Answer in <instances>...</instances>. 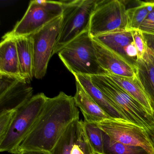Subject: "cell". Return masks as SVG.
<instances>
[{
  "mask_svg": "<svg viewBox=\"0 0 154 154\" xmlns=\"http://www.w3.org/2000/svg\"><path fill=\"white\" fill-rule=\"evenodd\" d=\"M79 118L74 97L61 92L54 98L48 97L39 117L15 154L26 150L50 152L69 125Z\"/></svg>",
  "mask_w": 154,
  "mask_h": 154,
  "instance_id": "1",
  "label": "cell"
},
{
  "mask_svg": "<svg viewBox=\"0 0 154 154\" xmlns=\"http://www.w3.org/2000/svg\"><path fill=\"white\" fill-rule=\"evenodd\" d=\"M90 77L93 84L119 109L128 121L143 128L147 132L154 131V115L137 100L107 75Z\"/></svg>",
  "mask_w": 154,
  "mask_h": 154,
  "instance_id": "2",
  "label": "cell"
},
{
  "mask_svg": "<svg viewBox=\"0 0 154 154\" xmlns=\"http://www.w3.org/2000/svg\"><path fill=\"white\" fill-rule=\"evenodd\" d=\"M58 56L74 75H107L98 63L92 38L86 31L64 47Z\"/></svg>",
  "mask_w": 154,
  "mask_h": 154,
  "instance_id": "3",
  "label": "cell"
},
{
  "mask_svg": "<svg viewBox=\"0 0 154 154\" xmlns=\"http://www.w3.org/2000/svg\"><path fill=\"white\" fill-rule=\"evenodd\" d=\"M62 1L63 7L62 21L54 54L83 33L89 31L91 18L98 0Z\"/></svg>",
  "mask_w": 154,
  "mask_h": 154,
  "instance_id": "4",
  "label": "cell"
},
{
  "mask_svg": "<svg viewBox=\"0 0 154 154\" xmlns=\"http://www.w3.org/2000/svg\"><path fill=\"white\" fill-rule=\"evenodd\" d=\"M47 98L44 93L38 94L17 110L7 134L0 140L1 152L16 154L39 117Z\"/></svg>",
  "mask_w": 154,
  "mask_h": 154,
  "instance_id": "5",
  "label": "cell"
},
{
  "mask_svg": "<svg viewBox=\"0 0 154 154\" xmlns=\"http://www.w3.org/2000/svg\"><path fill=\"white\" fill-rule=\"evenodd\" d=\"M63 10L62 1H31L22 18L3 37L15 38L31 35L62 16Z\"/></svg>",
  "mask_w": 154,
  "mask_h": 154,
  "instance_id": "6",
  "label": "cell"
},
{
  "mask_svg": "<svg viewBox=\"0 0 154 154\" xmlns=\"http://www.w3.org/2000/svg\"><path fill=\"white\" fill-rule=\"evenodd\" d=\"M127 9L122 1L98 0L90 23L92 38L112 32L127 30Z\"/></svg>",
  "mask_w": 154,
  "mask_h": 154,
  "instance_id": "7",
  "label": "cell"
},
{
  "mask_svg": "<svg viewBox=\"0 0 154 154\" xmlns=\"http://www.w3.org/2000/svg\"><path fill=\"white\" fill-rule=\"evenodd\" d=\"M62 15L31 35L34 53V77L42 79L46 74L59 36Z\"/></svg>",
  "mask_w": 154,
  "mask_h": 154,
  "instance_id": "8",
  "label": "cell"
},
{
  "mask_svg": "<svg viewBox=\"0 0 154 154\" xmlns=\"http://www.w3.org/2000/svg\"><path fill=\"white\" fill-rule=\"evenodd\" d=\"M97 123L112 139L126 145L141 147L149 154H154V147L143 128L128 121L112 119Z\"/></svg>",
  "mask_w": 154,
  "mask_h": 154,
  "instance_id": "9",
  "label": "cell"
},
{
  "mask_svg": "<svg viewBox=\"0 0 154 154\" xmlns=\"http://www.w3.org/2000/svg\"><path fill=\"white\" fill-rule=\"evenodd\" d=\"M82 122L79 118L74 120L50 151V154H96L85 136Z\"/></svg>",
  "mask_w": 154,
  "mask_h": 154,
  "instance_id": "10",
  "label": "cell"
},
{
  "mask_svg": "<svg viewBox=\"0 0 154 154\" xmlns=\"http://www.w3.org/2000/svg\"><path fill=\"white\" fill-rule=\"evenodd\" d=\"M92 38L136 68L139 58L131 31L121 30Z\"/></svg>",
  "mask_w": 154,
  "mask_h": 154,
  "instance_id": "11",
  "label": "cell"
},
{
  "mask_svg": "<svg viewBox=\"0 0 154 154\" xmlns=\"http://www.w3.org/2000/svg\"><path fill=\"white\" fill-rule=\"evenodd\" d=\"M93 39V38H92ZM99 64L107 72L124 77H135L137 69L119 56L93 39Z\"/></svg>",
  "mask_w": 154,
  "mask_h": 154,
  "instance_id": "12",
  "label": "cell"
},
{
  "mask_svg": "<svg viewBox=\"0 0 154 154\" xmlns=\"http://www.w3.org/2000/svg\"><path fill=\"white\" fill-rule=\"evenodd\" d=\"M33 93L29 83L20 81L0 95V113L18 109L32 98Z\"/></svg>",
  "mask_w": 154,
  "mask_h": 154,
  "instance_id": "13",
  "label": "cell"
},
{
  "mask_svg": "<svg viewBox=\"0 0 154 154\" xmlns=\"http://www.w3.org/2000/svg\"><path fill=\"white\" fill-rule=\"evenodd\" d=\"M74 76L75 80L79 82L90 97L111 119L128 121L119 109L93 84L90 76L82 75Z\"/></svg>",
  "mask_w": 154,
  "mask_h": 154,
  "instance_id": "14",
  "label": "cell"
},
{
  "mask_svg": "<svg viewBox=\"0 0 154 154\" xmlns=\"http://www.w3.org/2000/svg\"><path fill=\"white\" fill-rule=\"evenodd\" d=\"M75 104L79 107L85 118V121L99 123L111 119L85 91L76 81V93L74 96Z\"/></svg>",
  "mask_w": 154,
  "mask_h": 154,
  "instance_id": "15",
  "label": "cell"
},
{
  "mask_svg": "<svg viewBox=\"0 0 154 154\" xmlns=\"http://www.w3.org/2000/svg\"><path fill=\"white\" fill-rule=\"evenodd\" d=\"M0 73L23 79L20 74L18 54L15 38L2 37L0 44Z\"/></svg>",
  "mask_w": 154,
  "mask_h": 154,
  "instance_id": "16",
  "label": "cell"
},
{
  "mask_svg": "<svg viewBox=\"0 0 154 154\" xmlns=\"http://www.w3.org/2000/svg\"><path fill=\"white\" fill-rule=\"evenodd\" d=\"M21 77L29 83L34 77V53L31 36L15 38Z\"/></svg>",
  "mask_w": 154,
  "mask_h": 154,
  "instance_id": "17",
  "label": "cell"
},
{
  "mask_svg": "<svg viewBox=\"0 0 154 154\" xmlns=\"http://www.w3.org/2000/svg\"><path fill=\"white\" fill-rule=\"evenodd\" d=\"M107 75L143 105L149 113L154 116V111L151 107L150 101L137 76L135 77H128L112 74Z\"/></svg>",
  "mask_w": 154,
  "mask_h": 154,
  "instance_id": "18",
  "label": "cell"
},
{
  "mask_svg": "<svg viewBox=\"0 0 154 154\" xmlns=\"http://www.w3.org/2000/svg\"><path fill=\"white\" fill-rule=\"evenodd\" d=\"M136 76L148 97L154 111V64L146 50L142 58L137 62Z\"/></svg>",
  "mask_w": 154,
  "mask_h": 154,
  "instance_id": "19",
  "label": "cell"
},
{
  "mask_svg": "<svg viewBox=\"0 0 154 154\" xmlns=\"http://www.w3.org/2000/svg\"><path fill=\"white\" fill-rule=\"evenodd\" d=\"M127 9V30H138L140 26L154 7V1H122Z\"/></svg>",
  "mask_w": 154,
  "mask_h": 154,
  "instance_id": "20",
  "label": "cell"
},
{
  "mask_svg": "<svg viewBox=\"0 0 154 154\" xmlns=\"http://www.w3.org/2000/svg\"><path fill=\"white\" fill-rule=\"evenodd\" d=\"M103 154H150L141 147L115 141L103 131Z\"/></svg>",
  "mask_w": 154,
  "mask_h": 154,
  "instance_id": "21",
  "label": "cell"
},
{
  "mask_svg": "<svg viewBox=\"0 0 154 154\" xmlns=\"http://www.w3.org/2000/svg\"><path fill=\"white\" fill-rule=\"evenodd\" d=\"M86 138L96 154L103 153V131L97 123L82 122Z\"/></svg>",
  "mask_w": 154,
  "mask_h": 154,
  "instance_id": "22",
  "label": "cell"
},
{
  "mask_svg": "<svg viewBox=\"0 0 154 154\" xmlns=\"http://www.w3.org/2000/svg\"><path fill=\"white\" fill-rule=\"evenodd\" d=\"M16 112L17 110L11 111L0 113V140L7 134Z\"/></svg>",
  "mask_w": 154,
  "mask_h": 154,
  "instance_id": "23",
  "label": "cell"
},
{
  "mask_svg": "<svg viewBox=\"0 0 154 154\" xmlns=\"http://www.w3.org/2000/svg\"><path fill=\"white\" fill-rule=\"evenodd\" d=\"M131 33L138 58H142L147 48L143 32L139 30H131Z\"/></svg>",
  "mask_w": 154,
  "mask_h": 154,
  "instance_id": "24",
  "label": "cell"
},
{
  "mask_svg": "<svg viewBox=\"0 0 154 154\" xmlns=\"http://www.w3.org/2000/svg\"><path fill=\"white\" fill-rule=\"evenodd\" d=\"M0 95L3 94L20 81H25L21 78L6 74L0 73Z\"/></svg>",
  "mask_w": 154,
  "mask_h": 154,
  "instance_id": "25",
  "label": "cell"
},
{
  "mask_svg": "<svg viewBox=\"0 0 154 154\" xmlns=\"http://www.w3.org/2000/svg\"><path fill=\"white\" fill-rule=\"evenodd\" d=\"M138 30L154 35V7L141 23Z\"/></svg>",
  "mask_w": 154,
  "mask_h": 154,
  "instance_id": "26",
  "label": "cell"
},
{
  "mask_svg": "<svg viewBox=\"0 0 154 154\" xmlns=\"http://www.w3.org/2000/svg\"><path fill=\"white\" fill-rule=\"evenodd\" d=\"M143 33L147 47V53L154 64V35Z\"/></svg>",
  "mask_w": 154,
  "mask_h": 154,
  "instance_id": "27",
  "label": "cell"
},
{
  "mask_svg": "<svg viewBox=\"0 0 154 154\" xmlns=\"http://www.w3.org/2000/svg\"><path fill=\"white\" fill-rule=\"evenodd\" d=\"M19 154H51L48 151L43 150H26L22 151Z\"/></svg>",
  "mask_w": 154,
  "mask_h": 154,
  "instance_id": "28",
  "label": "cell"
},
{
  "mask_svg": "<svg viewBox=\"0 0 154 154\" xmlns=\"http://www.w3.org/2000/svg\"><path fill=\"white\" fill-rule=\"evenodd\" d=\"M149 139L152 143V146L154 149V131H151V132H147Z\"/></svg>",
  "mask_w": 154,
  "mask_h": 154,
  "instance_id": "29",
  "label": "cell"
}]
</instances>
